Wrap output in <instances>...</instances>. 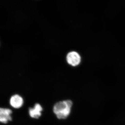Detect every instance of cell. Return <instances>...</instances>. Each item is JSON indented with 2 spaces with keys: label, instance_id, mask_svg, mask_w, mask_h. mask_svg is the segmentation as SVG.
I'll list each match as a JSON object with an SVG mask.
<instances>
[{
  "label": "cell",
  "instance_id": "obj_1",
  "mask_svg": "<svg viewBox=\"0 0 125 125\" xmlns=\"http://www.w3.org/2000/svg\"><path fill=\"white\" fill-rule=\"evenodd\" d=\"M72 104L70 100L58 102L54 105L53 112L58 119H65L70 113Z\"/></svg>",
  "mask_w": 125,
  "mask_h": 125
},
{
  "label": "cell",
  "instance_id": "obj_2",
  "mask_svg": "<svg viewBox=\"0 0 125 125\" xmlns=\"http://www.w3.org/2000/svg\"><path fill=\"white\" fill-rule=\"evenodd\" d=\"M67 62L72 66H75L79 64L81 61L80 55L76 52H70L66 57Z\"/></svg>",
  "mask_w": 125,
  "mask_h": 125
},
{
  "label": "cell",
  "instance_id": "obj_3",
  "mask_svg": "<svg viewBox=\"0 0 125 125\" xmlns=\"http://www.w3.org/2000/svg\"><path fill=\"white\" fill-rule=\"evenodd\" d=\"M12 111L9 108H0V121L3 123H7L12 119L11 115Z\"/></svg>",
  "mask_w": 125,
  "mask_h": 125
},
{
  "label": "cell",
  "instance_id": "obj_4",
  "mask_svg": "<svg viewBox=\"0 0 125 125\" xmlns=\"http://www.w3.org/2000/svg\"><path fill=\"white\" fill-rule=\"evenodd\" d=\"M10 103L12 107L19 108L22 106L23 100L21 96L18 94H15L11 96L10 99Z\"/></svg>",
  "mask_w": 125,
  "mask_h": 125
},
{
  "label": "cell",
  "instance_id": "obj_5",
  "mask_svg": "<svg viewBox=\"0 0 125 125\" xmlns=\"http://www.w3.org/2000/svg\"><path fill=\"white\" fill-rule=\"evenodd\" d=\"M42 108L39 104H36L33 108H30L29 109L30 116L32 118H38L42 115L41 112Z\"/></svg>",
  "mask_w": 125,
  "mask_h": 125
}]
</instances>
